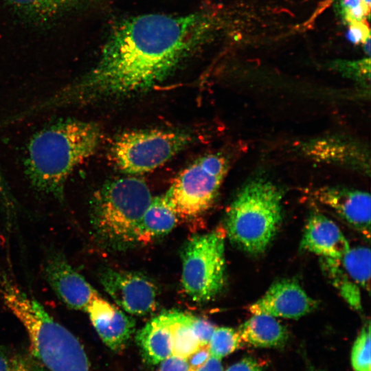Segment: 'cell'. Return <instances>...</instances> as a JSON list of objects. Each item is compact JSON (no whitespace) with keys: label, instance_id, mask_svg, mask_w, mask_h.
I'll return each instance as SVG.
<instances>
[{"label":"cell","instance_id":"obj_1","mask_svg":"<svg viewBox=\"0 0 371 371\" xmlns=\"http://www.w3.org/2000/svg\"><path fill=\"white\" fill-rule=\"evenodd\" d=\"M223 22L207 8L124 19L113 28L91 69L37 102L36 109L45 113L150 90L215 38Z\"/></svg>","mask_w":371,"mask_h":371},{"label":"cell","instance_id":"obj_2","mask_svg":"<svg viewBox=\"0 0 371 371\" xmlns=\"http://www.w3.org/2000/svg\"><path fill=\"white\" fill-rule=\"evenodd\" d=\"M101 138L95 123L74 118L56 121L37 131L27 144L25 160L32 186L63 199L69 177L96 151Z\"/></svg>","mask_w":371,"mask_h":371},{"label":"cell","instance_id":"obj_3","mask_svg":"<svg viewBox=\"0 0 371 371\" xmlns=\"http://www.w3.org/2000/svg\"><path fill=\"white\" fill-rule=\"evenodd\" d=\"M0 294L23 326L30 344V352L47 371H91L78 338L40 303L1 273Z\"/></svg>","mask_w":371,"mask_h":371},{"label":"cell","instance_id":"obj_4","mask_svg":"<svg viewBox=\"0 0 371 371\" xmlns=\"http://www.w3.org/2000/svg\"><path fill=\"white\" fill-rule=\"evenodd\" d=\"M282 199V191L269 180L256 178L245 183L225 215L230 242L251 255L264 252L281 225Z\"/></svg>","mask_w":371,"mask_h":371},{"label":"cell","instance_id":"obj_5","mask_svg":"<svg viewBox=\"0 0 371 371\" xmlns=\"http://www.w3.org/2000/svg\"><path fill=\"white\" fill-rule=\"evenodd\" d=\"M152 198L147 184L137 177L106 183L91 202V223L96 238L115 250L137 244L138 226Z\"/></svg>","mask_w":371,"mask_h":371},{"label":"cell","instance_id":"obj_6","mask_svg":"<svg viewBox=\"0 0 371 371\" xmlns=\"http://www.w3.org/2000/svg\"><path fill=\"white\" fill-rule=\"evenodd\" d=\"M181 284L194 302L205 303L223 290L226 278L225 238L222 232L195 235L181 251Z\"/></svg>","mask_w":371,"mask_h":371},{"label":"cell","instance_id":"obj_7","mask_svg":"<svg viewBox=\"0 0 371 371\" xmlns=\"http://www.w3.org/2000/svg\"><path fill=\"white\" fill-rule=\"evenodd\" d=\"M229 166L225 155L211 153L183 169L164 194L178 217L194 218L206 212L216 199Z\"/></svg>","mask_w":371,"mask_h":371},{"label":"cell","instance_id":"obj_8","mask_svg":"<svg viewBox=\"0 0 371 371\" xmlns=\"http://www.w3.org/2000/svg\"><path fill=\"white\" fill-rule=\"evenodd\" d=\"M191 139L190 134L180 131H131L115 139L110 154L120 171L128 175H139L164 164L185 148Z\"/></svg>","mask_w":371,"mask_h":371},{"label":"cell","instance_id":"obj_9","mask_svg":"<svg viewBox=\"0 0 371 371\" xmlns=\"http://www.w3.org/2000/svg\"><path fill=\"white\" fill-rule=\"evenodd\" d=\"M100 281L114 302L129 314L146 315L157 306L155 285L139 273L107 268L100 273Z\"/></svg>","mask_w":371,"mask_h":371},{"label":"cell","instance_id":"obj_10","mask_svg":"<svg viewBox=\"0 0 371 371\" xmlns=\"http://www.w3.org/2000/svg\"><path fill=\"white\" fill-rule=\"evenodd\" d=\"M44 273L56 296L69 308L85 311L93 299L99 295L61 253L53 251L47 254Z\"/></svg>","mask_w":371,"mask_h":371},{"label":"cell","instance_id":"obj_11","mask_svg":"<svg viewBox=\"0 0 371 371\" xmlns=\"http://www.w3.org/2000/svg\"><path fill=\"white\" fill-rule=\"evenodd\" d=\"M317 306V301L297 280L288 278L274 282L260 299L250 305L249 310L253 314L297 319L312 312Z\"/></svg>","mask_w":371,"mask_h":371},{"label":"cell","instance_id":"obj_12","mask_svg":"<svg viewBox=\"0 0 371 371\" xmlns=\"http://www.w3.org/2000/svg\"><path fill=\"white\" fill-rule=\"evenodd\" d=\"M313 195L318 202L370 238L371 198L368 192L346 187L326 186L316 189Z\"/></svg>","mask_w":371,"mask_h":371},{"label":"cell","instance_id":"obj_13","mask_svg":"<svg viewBox=\"0 0 371 371\" xmlns=\"http://www.w3.org/2000/svg\"><path fill=\"white\" fill-rule=\"evenodd\" d=\"M85 311L98 335L111 350L122 349L135 331L133 318L99 295L93 299Z\"/></svg>","mask_w":371,"mask_h":371},{"label":"cell","instance_id":"obj_14","mask_svg":"<svg viewBox=\"0 0 371 371\" xmlns=\"http://www.w3.org/2000/svg\"><path fill=\"white\" fill-rule=\"evenodd\" d=\"M350 245L339 226L320 213L312 214L307 220L300 248L320 258H339Z\"/></svg>","mask_w":371,"mask_h":371},{"label":"cell","instance_id":"obj_15","mask_svg":"<svg viewBox=\"0 0 371 371\" xmlns=\"http://www.w3.org/2000/svg\"><path fill=\"white\" fill-rule=\"evenodd\" d=\"M136 341L146 363L156 365L172 354V337L167 313L148 322L136 335Z\"/></svg>","mask_w":371,"mask_h":371},{"label":"cell","instance_id":"obj_16","mask_svg":"<svg viewBox=\"0 0 371 371\" xmlns=\"http://www.w3.org/2000/svg\"><path fill=\"white\" fill-rule=\"evenodd\" d=\"M237 331L241 341L258 348H281L289 338L286 327L267 314H253Z\"/></svg>","mask_w":371,"mask_h":371},{"label":"cell","instance_id":"obj_17","mask_svg":"<svg viewBox=\"0 0 371 371\" xmlns=\"http://www.w3.org/2000/svg\"><path fill=\"white\" fill-rule=\"evenodd\" d=\"M304 153L315 160L349 165L366 170L365 152L355 143L339 139L324 138L307 144Z\"/></svg>","mask_w":371,"mask_h":371},{"label":"cell","instance_id":"obj_18","mask_svg":"<svg viewBox=\"0 0 371 371\" xmlns=\"http://www.w3.org/2000/svg\"><path fill=\"white\" fill-rule=\"evenodd\" d=\"M177 218L164 195L153 197L138 226L137 243L168 234L176 225Z\"/></svg>","mask_w":371,"mask_h":371},{"label":"cell","instance_id":"obj_19","mask_svg":"<svg viewBox=\"0 0 371 371\" xmlns=\"http://www.w3.org/2000/svg\"><path fill=\"white\" fill-rule=\"evenodd\" d=\"M370 258V249L359 246L350 247L344 256L335 260L340 273L348 282L369 292Z\"/></svg>","mask_w":371,"mask_h":371},{"label":"cell","instance_id":"obj_20","mask_svg":"<svg viewBox=\"0 0 371 371\" xmlns=\"http://www.w3.org/2000/svg\"><path fill=\"white\" fill-rule=\"evenodd\" d=\"M172 337V355L187 359L201 346L192 328V315L179 311L166 313Z\"/></svg>","mask_w":371,"mask_h":371},{"label":"cell","instance_id":"obj_21","mask_svg":"<svg viewBox=\"0 0 371 371\" xmlns=\"http://www.w3.org/2000/svg\"><path fill=\"white\" fill-rule=\"evenodd\" d=\"M25 14L39 19H48L68 10L82 0H5Z\"/></svg>","mask_w":371,"mask_h":371},{"label":"cell","instance_id":"obj_22","mask_svg":"<svg viewBox=\"0 0 371 371\" xmlns=\"http://www.w3.org/2000/svg\"><path fill=\"white\" fill-rule=\"evenodd\" d=\"M323 273L341 296L355 311L362 309L361 289L349 283L339 273L335 258H320Z\"/></svg>","mask_w":371,"mask_h":371},{"label":"cell","instance_id":"obj_23","mask_svg":"<svg viewBox=\"0 0 371 371\" xmlns=\"http://www.w3.org/2000/svg\"><path fill=\"white\" fill-rule=\"evenodd\" d=\"M333 9L346 25L366 23L370 19V0H333Z\"/></svg>","mask_w":371,"mask_h":371},{"label":"cell","instance_id":"obj_24","mask_svg":"<svg viewBox=\"0 0 371 371\" xmlns=\"http://www.w3.org/2000/svg\"><path fill=\"white\" fill-rule=\"evenodd\" d=\"M0 371H47L30 352L0 346Z\"/></svg>","mask_w":371,"mask_h":371},{"label":"cell","instance_id":"obj_25","mask_svg":"<svg viewBox=\"0 0 371 371\" xmlns=\"http://www.w3.org/2000/svg\"><path fill=\"white\" fill-rule=\"evenodd\" d=\"M328 66L344 77L358 82L361 86L370 87V59L366 56L359 60H337L330 62Z\"/></svg>","mask_w":371,"mask_h":371},{"label":"cell","instance_id":"obj_26","mask_svg":"<svg viewBox=\"0 0 371 371\" xmlns=\"http://www.w3.org/2000/svg\"><path fill=\"white\" fill-rule=\"evenodd\" d=\"M241 339L237 330L230 327L215 328L208 348L212 356L221 358L240 348Z\"/></svg>","mask_w":371,"mask_h":371},{"label":"cell","instance_id":"obj_27","mask_svg":"<svg viewBox=\"0 0 371 371\" xmlns=\"http://www.w3.org/2000/svg\"><path fill=\"white\" fill-rule=\"evenodd\" d=\"M351 365L354 371H370V324L361 328L351 350Z\"/></svg>","mask_w":371,"mask_h":371},{"label":"cell","instance_id":"obj_28","mask_svg":"<svg viewBox=\"0 0 371 371\" xmlns=\"http://www.w3.org/2000/svg\"><path fill=\"white\" fill-rule=\"evenodd\" d=\"M192 328L196 336L200 346L208 345L212 333L215 329V326L207 319L192 315Z\"/></svg>","mask_w":371,"mask_h":371},{"label":"cell","instance_id":"obj_29","mask_svg":"<svg viewBox=\"0 0 371 371\" xmlns=\"http://www.w3.org/2000/svg\"><path fill=\"white\" fill-rule=\"evenodd\" d=\"M159 371H191L192 369L187 361L175 355H170L160 362Z\"/></svg>","mask_w":371,"mask_h":371},{"label":"cell","instance_id":"obj_30","mask_svg":"<svg viewBox=\"0 0 371 371\" xmlns=\"http://www.w3.org/2000/svg\"><path fill=\"white\" fill-rule=\"evenodd\" d=\"M262 364L251 357H247L229 366L225 371H262Z\"/></svg>","mask_w":371,"mask_h":371},{"label":"cell","instance_id":"obj_31","mask_svg":"<svg viewBox=\"0 0 371 371\" xmlns=\"http://www.w3.org/2000/svg\"><path fill=\"white\" fill-rule=\"evenodd\" d=\"M211 356L208 345L200 346L194 352L190 355L187 361L192 370L203 365Z\"/></svg>","mask_w":371,"mask_h":371},{"label":"cell","instance_id":"obj_32","mask_svg":"<svg viewBox=\"0 0 371 371\" xmlns=\"http://www.w3.org/2000/svg\"><path fill=\"white\" fill-rule=\"evenodd\" d=\"M193 371H223L221 359L210 356L201 366Z\"/></svg>","mask_w":371,"mask_h":371},{"label":"cell","instance_id":"obj_33","mask_svg":"<svg viewBox=\"0 0 371 371\" xmlns=\"http://www.w3.org/2000/svg\"><path fill=\"white\" fill-rule=\"evenodd\" d=\"M306 371H322L321 369L315 368L311 363H308L306 367Z\"/></svg>","mask_w":371,"mask_h":371}]
</instances>
